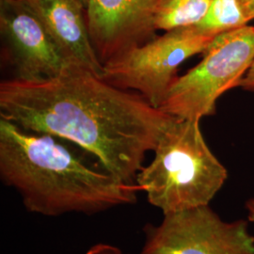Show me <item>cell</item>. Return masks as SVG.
Wrapping results in <instances>:
<instances>
[{
  "mask_svg": "<svg viewBox=\"0 0 254 254\" xmlns=\"http://www.w3.org/2000/svg\"><path fill=\"white\" fill-rule=\"evenodd\" d=\"M0 118L73 143L119 180L134 185L146 153L177 120L77 64L43 81H1Z\"/></svg>",
  "mask_w": 254,
  "mask_h": 254,
  "instance_id": "1",
  "label": "cell"
},
{
  "mask_svg": "<svg viewBox=\"0 0 254 254\" xmlns=\"http://www.w3.org/2000/svg\"><path fill=\"white\" fill-rule=\"evenodd\" d=\"M216 38L197 26L166 31L105 64L103 78L117 88L137 92L160 109L178 78V68L191 57L203 54Z\"/></svg>",
  "mask_w": 254,
  "mask_h": 254,
  "instance_id": "5",
  "label": "cell"
},
{
  "mask_svg": "<svg viewBox=\"0 0 254 254\" xmlns=\"http://www.w3.org/2000/svg\"><path fill=\"white\" fill-rule=\"evenodd\" d=\"M200 122L177 119L160 136L153 161L136 175L137 189L163 215L209 205L227 180Z\"/></svg>",
  "mask_w": 254,
  "mask_h": 254,
  "instance_id": "3",
  "label": "cell"
},
{
  "mask_svg": "<svg viewBox=\"0 0 254 254\" xmlns=\"http://www.w3.org/2000/svg\"><path fill=\"white\" fill-rule=\"evenodd\" d=\"M250 22L240 0H214L204 18L197 27L210 36L248 26Z\"/></svg>",
  "mask_w": 254,
  "mask_h": 254,
  "instance_id": "11",
  "label": "cell"
},
{
  "mask_svg": "<svg viewBox=\"0 0 254 254\" xmlns=\"http://www.w3.org/2000/svg\"><path fill=\"white\" fill-rule=\"evenodd\" d=\"M246 207L249 213V220L254 222V198L246 202Z\"/></svg>",
  "mask_w": 254,
  "mask_h": 254,
  "instance_id": "15",
  "label": "cell"
},
{
  "mask_svg": "<svg viewBox=\"0 0 254 254\" xmlns=\"http://www.w3.org/2000/svg\"><path fill=\"white\" fill-rule=\"evenodd\" d=\"M156 0H90L86 10L91 44L104 66L153 40Z\"/></svg>",
  "mask_w": 254,
  "mask_h": 254,
  "instance_id": "8",
  "label": "cell"
},
{
  "mask_svg": "<svg viewBox=\"0 0 254 254\" xmlns=\"http://www.w3.org/2000/svg\"><path fill=\"white\" fill-rule=\"evenodd\" d=\"M86 254H131L125 253L117 246L107 244V243H98L91 246Z\"/></svg>",
  "mask_w": 254,
  "mask_h": 254,
  "instance_id": "12",
  "label": "cell"
},
{
  "mask_svg": "<svg viewBox=\"0 0 254 254\" xmlns=\"http://www.w3.org/2000/svg\"><path fill=\"white\" fill-rule=\"evenodd\" d=\"M64 141L0 118V178L28 212L93 215L136 203V185L94 168Z\"/></svg>",
  "mask_w": 254,
  "mask_h": 254,
  "instance_id": "2",
  "label": "cell"
},
{
  "mask_svg": "<svg viewBox=\"0 0 254 254\" xmlns=\"http://www.w3.org/2000/svg\"><path fill=\"white\" fill-rule=\"evenodd\" d=\"M0 34L9 79L39 82L59 75L69 63L36 15L20 0H0Z\"/></svg>",
  "mask_w": 254,
  "mask_h": 254,
  "instance_id": "7",
  "label": "cell"
},
{
  "mask_svg": "<svg viewBox=\"0 0 254 254\" xmlns=\"http://www.w3.org/2000/svg\"><path fill=\"white\" fill-rule=\"evenodd\" d=\"M245 10L246 15L250 21L254 19V0H240Z\"/></svg>",
  "mask_w": 254,
  "mask_h": 254,
  "instance_id": "14",
  "label": "cell"
},
{
  "mask_svg": "<svg viewBox=\"0 0 254 254\" xmlns=\"http://www.w3.org/2000/svg\"><path fill=\"white\" fill-rule=\"evenodd\" d=\"M214 0H156L154 27L170 31L199 25Z\"/></svg>",
  "mask_w": 254,
  "mask_h": 254,
  "instance_id": "10",
  "label": "cell"
},
{
  "mask_svg": "<svg viewBox=\"0 0 254 254\" xmlns=\"http://www.w3.org/2000/svg\"><path fill=\"white\" fill-rule=\"evenodd\" d=\"M143 234L139 254H254L248 222L223 221L209 205L164 215Z\"/></svg>",
  "mask_w": 254,
  "mask_h": 254,
  "instance_id": "6",
  "label": "cell"
},
{
  "mask_svg": "<svg viewBox=\"0 0 254 254\" xmlns=\"http://www.w3.org/2000/svg\"><path fill=\"white\" fill-rule=\"evenodd\" d=\"M30 9L69 64L103 77L104 66L91 44L86 10L73 0H20Z\"/></svg>",
  "mask_w": 254,
  "mask_h": 254,
  "instance_id": "9",
  "label": "cell"
},
{
  "mask_svg": "<svg viewBox=\"0 0 254 254\" xmlns=\"http://www.w3.org/2000/svg\"><path fill=\"white\" fill-rule=\"evenodd\" d=\"M239 87L246 91H254V61L245 76L240 82Z\"/></svg>",
  "mask_w": 254,
  "mask_h": 254,
  "instance_id": "13",
  "label": "cell"
},
{
  "mask_svg": "<svg viewBox=\"0 0 254 254\" xmlns=\"http://www.w3.org/2000/svg\"><path fill=\"white\" fill-rule=\"evenodd\" d=\"M73 1H74L76 4H78V5L81 7L82 9H84L85 10H87V9H88L90 0H73Z\"/></svg>",
  "mask_w": 254,
  "mask_h": 254,
  "instance_id": "16",
  "label": "cell"
},
{
  "mask_svg": "<svg viewBox=\"0 0 254 254\" xmlns=\"http://www.w3.org/2000/svg\"><path fill=\"white\" fill-rule=\"evenodd\" d=\"M254 61V27L217 37L202 60L168 92L160 109L181 120L200 121L216 113L218 98L239 84Z\"/></svg>",
  "mask_w": 254,
  "mask_h": 254,
  "instance_id": "4",
  "label": "cell"
}]
</instances>
